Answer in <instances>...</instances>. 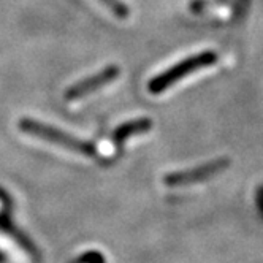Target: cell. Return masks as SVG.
Instances as JSON below:
<instances>
[{
	"mask_svg": "<svg viewBox=\"0 0 263 263\" xmlns=\"http://www.w3.org/2000/svg\"><path fill=\"white\" fill-rule=\"evenodd\" d=\"M17 125H20L21 132H24V134H27L30 137L48 141L51 144H58L61 147L68 149L71 153H77V154H81L86 157H97V146L92 141L77 138L61 128H55L52 125L43 124L35 119H29V118H23Z\"/></svg>",
	"mask_w": 263,
	"mask_h": 263,
	"instance_id": "cell-1",
	"label": "cell"
},
{
	"mask_svg": "<svg viewBox=\"0 0 263 263\" xmlns=\"http://www.w3.org/2000/svg\"><path fill=\"white\" fill-rule=\"evenodd\" d=\"M217 61H219V55L214 51H201L198 54L189 55V58L182 59L176 65L159 73L157 77H154L153 80H149L147 90L151 93H154V96H159V93L165 92L166 89H170L172 86H175L182 78L189 77V74H192L201 68L211 67Z\"/></svg>",
	"mask_w": 263,
	"mask_h": 263,
	"instance_id": "cell-2",
	"label": "cell"
},
{
	"mask_svg": "<svg viewBox=\"0 0 263 263\" xmlns=\"http://www.w3.org/2000/svg\"><path fill=\"white\" fill-rule=\"evenodd\" d=\"M230 165H232L230 157H219L194 168L168 173L163 176V182L168 187H182V185H192L197 182H204L223 173Z\"/></svg>",
	"mask_w": 263,
	"mask_h": 263,
	"instance_id": "cell-3",
	"label": "cell"
},
{
	"mask_svg": "<svg viewBox=\"0 0 263 263\" xmlns=\"http://www.w3.org/2000/svg\"><path fill=\"white\" fill-rule=\"evenodd\" d=\"M121 74V68L118 65H108L103 70L97 71L92 77H87L78 83H74L65 90V100L67 102H74L87 97L89 93H93L100 90L102 87L111 84L112 81H116Z\"/></svg>",
	"mask_w": 263,
	"mask_h": 263,
	"instance_id": "cell-4",
	"label": "cell"
},
{
	"mask_svg": "<svg viewBox=\"0 0 263 263\" xmlns=\"http://www.w3.org/2000/svg\"><path fill=\"white\" fill-rule=\"evenodd\" d=\"M153 121L147 118H140V119H134L128 122H122L121 125H118L115 130H112L111 140L116 144V147H122V144L135 135H143L146 132H149L153 128Z\"/></svg>",
	"mask_w": 263,
	"mask_h": 263,
	"instance_id": "cell-5",
	"label": "cell"
},
{
	"mask_svg": "<svg viewBox=\"0 0 263 263\" xmlns=\"http://www.w3.org/2000/svg\"><path fill=\"white\" fill-rule=\"evenodd\" d=\"M102 5H105V8H108L112 14L119 20H125L130 14V8L127 4H124L122 0H99Z\"/></svg>",
	"mask_w": 263,
	"mask_h": 263,
	"instance_id": "cell-6",
	"label": "cell"
},
{
	"mask_svg": "<svg viewBox=\"0 0 263 263\" xmlns=\"http://www.w3.org/2000/svg\"><path fill=\"white\" fill-rule=\"evenodd\" d=\"M251 0H236V5L233 8V14H232V21L233 23H241V20L248 13Z\"/></svg>",
	"mask_w": 263,
	"mask_h": 263,
	"instance_id": "cell-7",
	"label": "cell"
},
{
	"mask_svg": "<svg viewBox=\"0 0 263 263\" xmlns=\"http://www.w3.org/2000/svg\"><path fill=\"white\" fill-rule=\"evenodd\" d=\"M84 263H103V257L97 252H90L84 257Z\"/></svg>",
	"mask_w": 263,
	"mask_h": 263,
	"instance_id": "cell-8",
	"label": "cell"
}]
</instances>
